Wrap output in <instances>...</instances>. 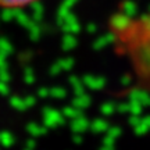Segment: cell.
I'll return each instance as SVG.
<instances>
[{
	"instance_id": "1",
	"label": "cell",
	"mask_w": 150,
	"mask_h": 150,
	"mask_svg": "<svg viewBox=\"0 0 150 150\" xmlns=\"http://www.w3.org/2000/svg\"><path fill=\"white\" fill-rule=\"evenodd\" d=\"M134 22L139 28V35L129 39V54L138 75L150 81V18Z\"/></svg>"
},
{
	"instance_id": "2",
	"label": "cell",
	"mask_w": 150,
	"mask_h": 150,
	"mask_svg": "<svg viewBox=\"0 0 150 150\" xmlns=\"http://www.w3.org/2000/svg\"><path fill=\"white\" fill-rule=\"evenodd\" d=\"M39 0H0V8L6 10H20L35 4Z\"/></svg>"
}]
</instances>
